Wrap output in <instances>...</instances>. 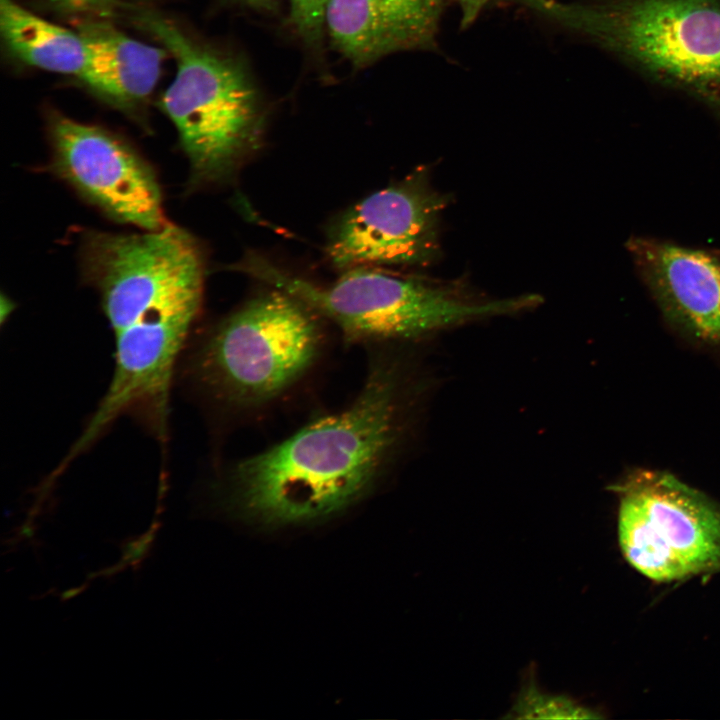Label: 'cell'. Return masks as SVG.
<instances>
[{"instance_id": "5b68a950", "label": "cell", "mask_w": 720, "mask_h": 720, "mask_svg": "<svg viewBox=\"0 0 720 720\" xmlns=\"http://www.w3.org/2000/svg\"><path fill=\"white\" fill-rule=\"evenodd\" d=\"M82 280L99 295L113 333L151 324L193 327L202 305L205 255L199 240L168 223L138 233L87 230Z\"/></svg>"}, {"instance_id": "2e32d148", "label": "cell", "mask_w": 720, "mask_h": 720, "mask_svg": "<svg viewBox=\"0 0 720 720\" xmlns=\"http://www.w3.org/2000/svg\"><path fill=\"white\" fill-rule=\"evenodd\" d=\"M43 8L74 23L91 19H108L121 8H128V0H35Z\"/></svg>"}, {"instance_id": "30bf717a", "label": "cell", "mask_w": 720, "mask_h": 720, "mask_svg": "<svg viewBox=\"0 0 720 720\" xmlns=\"http://www.w3.org/2000/svg\"><path fill=\"white\" fill-rule=\"evenodd\" d=\"M626 248L664 320L690 341L720 352V256L633 236Z\"/></svg>"}, {"instance_id": "4fadbf2b", "label": "cell", "mask_w": 720, "mask_h": 720, "mask_svg": "<svg viewBox=\"0 0 720 720\" xmlns=\"http://www.w3.org/2000/svg\"><path fill=\"white\" fill-rule=\"evenodd\" d=\"M0 31L8 52L21 63L75 77L87 86L91 54L76 29L51 22L15 0H0Z\"/></svg>"}, {"instance_id": "9c48e42d", "label": "cell", "mask_w": 720, "mask_h": 720, "mask_svg": "<svg viewBox=\"0 0 720 720\" xmlns=\"http://www.w3.org/2000/svg\"><path fill=\"white\" fill-rule=\"evenodd\" d=\"M447 198L424 169L342 212L327 231L326 255L337 268L425 265L439 256Z\"/></svg>"}, {"instance_id": "277c9868", "label": "cell", "mask_w": 720, "mask_h": 720, "mask_svg": "<svg viewBox=\"0 0 720 720\" xmlns=\"http://www.w3.org/2000/svg\"><path fill=\"white\" fill-rule=\"evenodd\" d=\"M231 269L284 291L333 321L349 341L410 340L448 328L537 306L538 295L480 298L452 283L401 277L371 266L347 269L335 282L317 285L256 254Z\"/></svg>"}, {"instance_id": "7a4b0ae2", "label": "cell", "mask_w": 720, "mask_h": 720, "mask_svg": "<svg viewBox=\"0 0 720 720\" xmlns=\"http://www.w3.org/2000/svg\"><path fill=\"white\" fill-rule=\"evenodd\" d=\"M131 20L176 62L175 78L158 104L188 159L187 191L230 183L262 147L268 122L247 66L164 12L136 8Z\"/></svg>"}, {"instance_id": "d6986e66", "label": "cell", "mask_w": 720, "mask_h": 720, "mask_svg": "<svg viewBox=\"0 0 720 720\" xmlns=\"http://www.w3.org/2000/svg\"><path fill=\"white\" fill-rule=\"evenodd\" d=\"M233 4L251 8L262 12H272L279 6L281 0H226Z\"/></svg>"}, {"instance_id": "52a82bcc", "label": "cell", "mask_w": 720, "mask_h": 720, "mask_svg": "<svg viewBox=\"0 0 720 720\" xmlns=\"http://www.w3.org/2000/svg\"><path fill=\"white\" fill-rule=\"evenodd\" d=\"M626 561L656 582L720 572V504L673 474L636 469L615 484Z\"/></svg>"}, {"instance_id": "ba28073f", "label": "cell", "mask_w": 720, "mask_h": 720, "mask_svg": "<svg viewBox=\"0 0 720 720\" xmlns=\"http://www.w3.org/2000/svg\"><path fill=\"white\" fill-rule=\"evenodd\" d=\"M46 121L49 170L79 197L110 220L143 231L169 223L157 174L128 140L56 110Z\"/></svg>"}, {"instance_id": "9a60e30c", "label": "cell", "mask_w": 720, "mask_h": 720, "mask_svg": "<svg viewBox=\"0 0 720 720\" xmlns=\"http://www.w3.org/2000/svg\"><path fill=\"white\" fill-rule=\"evenodd\" d=\"M521 718H593L590 710L576 705L564 697L540 693L528 685L512 710Z\"/></svg>"}, {"instance_id": "3957f363", "label": "cell", "mask_w": 720, "mask_h": 720, "mask_svg": "<svg viewBox=\"0 0 720 720\" xmlns=\"http://www.w3.org/2000/svg\"><path fill=\"white\" fill-rule=\"evenodd\" d=\"M720 120V0H511Z\"/></svg>"}, {"instance_id": "ffe728a7", "label": "cell", "mask_w": 720, "mask_h": 720, "mask_svg": "<svg viewBox=\"0 0 720 720\" xmlns=\"http://www.w3.org/2000/svg\"><path fill=\"white\" fill-rule=\"evenodd\" d=\"M20 534L22 537L25 538H31L34 534V527L30 522H27L24 524V526L20 529Z\"/></svg>"}, {"instance_id": "7c38bea8", "label": "cell", "mask_w": 720, "mask_h": 720, "mask_svg": "<svg viewBox=\"0 0 720 720\" xmlns=\"http://www.w3.org/2000/svg\"><path fill=\"white\" fill-rule=\"evenodd\" d=\"M91 54L87 87L111 106L143 121L147 102L162 73L168 51L138 41L108 19L75 23Z\"/></svg>"}, {"instance_id": "8992f818", "label": "cell", "mask_w": 720, "mask_h": 720, "mask_svg": "<svg viewBox=\"0 0 720 720\" xmlns=\"http://www.w3.org/2000/svg\"><path fill=\"white\" fill-rule=\"evenodd\" d=\"M317 315L274 288L211 330L190 358V374L227 403L265 402L294 383L316 358L322 336Z\"/></svg>"}, {"instance_id": "e0dca14e", "label": "cell", "mask_w": 720, "mask_h": 720, "mask_svg": "<svg viewBox=\"0 0 720 720\" xmlns=\"http://www.w3.org/2000/svg\"><path fill=\"white\" fill-rule=\"evenodd\" d=\"M158 527L159 523H155L144 535L125 543L122 547V558L120 561L126 566H136L150 550Z\"/></svg>"}, {"instance_id": "6da1fadb", "label": "cell", "mask_w": 720, "mask_h": 720, "mask_svg": "<svg viewBox=\"0 0 720 720\" xmlns=\"http://www.w3.org/2000/svg\"><path fill=\"white\" fill-rule=\"evenodd\" d=\"M401 434L398 376L375 365L345 410L237 464L228 505L264 530L325 523L368 495Z\"/></svg>"}, {"instance_id": "5bb4252c", "label": "cell", "mask_w": 720, "mask_h": 720, "mask_svg": "<svg viewBox=\"0 0 720 720\" xmlns=\"http://www.w3.org/2000/svg\"><path fill=\"white\" fill-rule=\"evenodd\" d=\"M289 24L306 48L319 54L326 31V12L330 0H289Z\"/></svg>"}, {"instance_id": "8fae6325", "label": "cell", "mask_w": 720, "mask_h": 720, "mask_svg": "<svg viewBox=\"0 0 720 720\" xmlns=\"http://www.w3.org/2000/svg\"><path fill=\"white\" fill-rule=\"evenodd\" d=\"M443 0H330L325 27L355 68L402 51L436 47Z\"/></svg>"}, {"instance_id": "ac0fdd59", "label": "cell", "mask_w": 720, "mask_h": 720, "mask_svg": "<svg viewBox=\"0 0 720 720\" xmlns=\"http://www.w3.org/2000/svg\"><path fill=\"white\" fill-rule=\"evenodd\" d=\"M494 0H456L461 12V28L471 26L483 9Z\"/></svg>"}, {"instance_id": "44dd1931", "label": "cell", "mask_w": 720, "mask_h": 720, "mask_svg": "<svg viewBox=\"0 0 720 720\" xmlns=\"http://www.w3.org/2000/svg\"><path fill=\"white\" fill-rule=\"evenodd\" d=\"M82 588L70 589L62 593L61 599L68 600L81 592Z\"/></svg>"}]
</instances>
